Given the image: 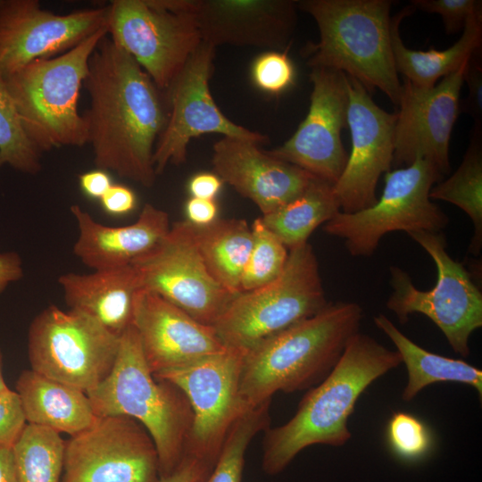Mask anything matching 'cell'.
I'll return each mask as SVG.
<instances>
[{
  "label": "cell",
  "instance_id": "1",
  "mask_svg": "<svg viewBox=\"0 0 482 482\" xmlns=\"http://www.w3.org/2000/svg\"><path fill=\"white\" fill-rule=\"evenodd\" d=\"M84 85L89 108L83 117L95 165L151 187L154 151L168 120L160 90L108 34L90 56Z\"/></svg>",
  "mask_w": 482,
  "mask_h": 482
},
{
  "label": "cell",
  "instance_id": "2",
  "mask_svg": "<svg viewBox=\"0 0 482 482\" xmlns=\"http://www.w3.org/2000/svg\"><path fill=\"white\" fill-rule=\"evenodd\" d=\"M401 363L396 350L368 335L354 334L328 375L303 395L295 415L285 424L264 431L263 472L270 476L281 473L311 445H345L352 436L348 420L361 395Z\"/></svg>",
  "mask_w": 482,
  "mask_h": 482
},
{
  "label": "cell",
  "instance_id": "3",
  "mask_svg": "<svg viewBox=\"0 0 482 482\" xmlns=\"http://www.w3.org/2000/svg\"><path fill=\"white\" fill-rule=\"evenodd\" d=\"M362 307L336 302L265 339L245 353L240 395L248 409L271 401L277 392L294 393L318 385L359 332Z\"/></svg>",
  "mask_w": 482,
  "mask_h": 482
},
{
  "label": "cell",
  "instance_id": "4",
  "mask_svg": "<svg viewBox=\"0 0 482 482\" xmlns=\"http://www.w3.org/2000/svg\"><path fill=\"white\" fill-rule=\"evenodd\" d=\"M390 0H303L320 32L302 54L311 68L344 72L370 94L381 90L398 105L401 85L391 46Z\"/></svg>",
  "mask_w": 482,
  "mask_h": 482
},
{
  "label": "cell",
  "instance_id": "5",
  "mask_svg": "<svg viewBox=\"0 0 482 482\" xmlns=\"http://www.w3.org/2000/svg\"><path fill=\"white\" fill-rule=\"evenodd\" d=\"M87 395L96 416L126 415L145 427L158 453L160 478L179 466L193 423L192 407L178 386L154 377L132 324L120 337L112 372Z\"/></svg>",
  "mask_w": 482,
  "mask_h": 482
},
{
  "label": "cell",
  "instance_id": "6",
  "mask_svg": "<svg viewBox=\"0 0 482 482\" xmlns=\"http://www.w3.org/2000/svg\"><path fill=\"white\" fill-rule=\"evenodd\" d=\"M107 34L102 29L64 54L4 76L22 128L42 154L87 144L86 121L78 108L79 92L90 56Z\"/></svg>",
  "mask_w": 482,
  "mask_h": 482
},
{
  "label": "cell",
  "instance_id": "7",
  "mask_svg": "<svg viewBox=\"0 0 482 482\" xmlns=\"http://www.w3.org/2000/svg\"><path fill=\"white\" fill-rule=\"evenodd\" d=\"M328 304L317 257L307 242L289 249L276 279L237 295L212 327L225 347L247 352Z\"/></svg>",
  "mask_w": 482,
  "mask_h": 482
},
{
  "label": "cell",
  "instance_id": "8",
  "mask_svg": "<svg viewBox=\"0 0 482 482\" xmlns=\"http://www.w3.org/2000/svg\"><path fill=\"white\" fill-rule=\"evenodd\" d=\"M443 175L430 162L416 158L406 167L385 175L382 195L375 204L355 212H338L324 231L345 240L353 256H371L387 233L403 230L441 232L448 216L435 204L429 192Z\"/></svg>",
  "mask_w": 482,
  "mask_h": 482
},
{
  "label": "cell",
  "instance_id": "9",
  "mask_svg": "<svg viewBox=\"0 0 482 482\" xmlns=\"http://www.w3.org/2000/svg\"><path fill=\"white\" fill-rule=\"evenodd\" d=\"M408 235L434 261L437 280L433 288L420 290L406 271L390 267L393 291L386 307L401 323L407 322L412 313L424 314L440 328L456 353L468 357L470 337L482 327V293L463 264L448 254L442 232L419 231Z\"/></svg>",
  "mask_w": 482,
  "mask_h": 482
},
{
  "label": "cell",
  "instance_id": "10",
  "mask_svg": "<svg viewBox=\"0 0 482 482\" xmlns=\"http://www.w3.org/2000/svg\"><path fill=\"white\" fill-rule=\"evenodd\" d=\"M110 38L166 91L202 43L188 0H114Z\"/></svg>",
  "mask_w": 482,
  "mask_h": 482
},
{
  "label": "cell",
  "instance_id": "11",
  "mask_svg": "<svg viewBox=\"0 0 482 482\" xmlns=\"http://www.w3.org/2000/svg\"><path fill=\"white\" fill-rule=\"evenodd\" d=\"M120 337L92 317L51 304L31 321L28 332L30 369L86 394L112 372Z\"/></svg>",
  "mask_w": 482,
  "mask_h": 482
},
{
  "label": "cell",
  "instance_id": "12",
  "mask_svg": "<svg viewBox=\"0 0 482 482\" xmlns=\"http://www.w3.org/2000/svg\"><path fill=\"white\" fill-rule=\"evenodd\" d=\"M245 351L228 348L188 365L153 374L178 386L193 411L186 453L212 469L236 421L248 409L240 395Z\"/></svg>",
  "mask_w": 482,
  "mask_h": 482
},
{
  "label": "cell",
  "instance_id": "13",
  "mask_svg": "<svg viewBox=\"0 0 482 482\" xmlns=\"http://www.w3.org/2000/svg\"><path fill=\"white\" fill-rule=\"evenodd\" d=\"M159 481L154 440L129 416H96L89 428L65 441L61 482Z\"/></svg>",
  "mask_w": 482,
  "mask_h": 482
},
{
  "label": "cell",
  "instance_id": "14",
  "mask_svg": "<svg viewBox=\"0 0 482 482\" xmlns=\"http://www.w3.org/2000/svg\"><path fill=\"white\" fill-rule=\"evenodd\" d=\"M214 54L215 47L202 41L167 90L170 110L153 156L156 176L169 164L184 163L189 141L204 134L217 133L257 145L268 140L233 122L217 106L209 87Z\"/></svg>",
  "mask_w": 482,
  "mask_h": 482
},
{
  "label": "cell",
  "instance_id": "15",
  "mask_svg": "<svg viewBox=\"0 0 482 482\" xmlns=\"http://www.w3.org/2000/svg\"><path fill=\"white\" fill-rule=\"evenodd\" d=\"M131 264L140 288L157 294L204 325L212 327L237 295L212 276L186 220L170 225L165 237Z\"/></svg>",
  "mask_w": 482,
  "mask_h": 482
},
{
  "label": "cell",
  "instance_id": "16",
  "mask_svg": "<svg viewBox=\"0 0 482 482\" xmlns=\"http://www.w3.org/2000/svg\"><path fill=\"white\" fill-rule=\"evenodd\" d=\"M109 12L108 4L56 14L37 0H0L1 73L64 54L108 29Z\"/></svg>",
  "mask_w": 482,
  "mask_h": 482
},
{
  "label": "cell",
  "instance_id": "17",
  "mask_svg": "<svg viewBox=\"0 0 482 482\" xmlns=\"http://www.w3.org/2000/svg\"><path fill=\"white\" fill-rule=\"evenodd\" d=\"M309 78L312 91L305 119L282 145L267 152L334 186L348 159L341 140L347 125L346 78L327 68H312Z\"/></svg>",
  "mask_w": 482,
  "mask_h": 482
},
{
  "label": "cell",
  "instance_id": "18",
  "mask_svg": "<svg viewBox=\"0 0 482 482\" xmlns=\"http://www.w3.org/2000/svg\"><path fill=\"white\" fill-rule=\"evenodd\" d=\"M469 61L432 87H419L403 79L395 130V167L422 158L443 176L449 172L450 138L461 112L460 93Z\"/></svg>",
  "mask_w": 482,
  "mask_h": 482
},
{
  "label": "cell",
  "instance_id": "19",
  "mask_svg": "<svg viewBox=\"0 0 482 482\" xmlns=\"http://www.w3.org/2000/svg\"><path fill=\"white\" fill-rule=\"evenodd\" d=\"M345 78L352 149L333 189L341 212L351 213L372 206L378 200V181L393 163L397 115L377 105L359 81L346 74Z\"/></svg>",
  "mask_w": 482,
  "mask_h": 482
},
{
  "label": "cell",
  "instance_id": "20",
  "mask_svg": "<svg viewBox=\"0 0 482 482\" xmlns=\"http://www.w3.org/2000/svg\"><path fill=\"white\" fill-rule=\"evenodd\" d=\"M132 326L154 375L188 365L226 347L204 325L157 294L140 288L133 301Z\"/></svg>",
  "mask_w": 482,
  "mask_h": 482
},
{
  "label": "cell",
  "instance_id": "21",
  "mask_svg": "<svg viewBox=\"0 0 482 482\" xmlns=\"http://www.w3.org/2000/svg\"><path fill=\"white\" fill-rule=\"evenodd\" d=\"M202 41L286 49L297 21V1L188 0Z\"/></svg>",
  "mask_w": 482,
  "mask_h": 482
},
{
  "label": "cell",
  "instance_id": "22",
  "mask_svg": "<svg viewBox=\"0 0 482 482\" xmlns=\"http://www.w3.org/2000/svg\"><path fill=\"white\" fill-rule=\"evenodd\" d=\"M214 173L270 214L299 196L315 178L262 151L258 145L222 137L213 145Z\"/></svg>",
  "mask_w": 482,
  "mask_h": 482
},
{
  "label": "cell",
  "instance_id": "23",
  "mask_svg": "<svg viewBox=\"0 0 482 482\" xmlns=\"http://www.w3.org/2000/svg\"><path fill=\"white\" fill-rule=\"evenodd\" d=\"M71 212L79 230L73 253L94 270L131 264L156 245L170 229L168 213L151 204H145L137 220L126 226L104 225L79 204H72Z\"/></svg>",
  "mask_w": 482,
  "mask_h": 482
},
{
  "label": "cell",
  "instance_id": "24",
  "mask_svg": "<svg viewBox=\"0 0 482 482\" xmlns=\"http://www.w3.org/2000/svg\"><path fill=\"white\" fill-rule=\"evenodd\" d=\"M58 284L69 309L83 312L120 337L132 323L133 301L140 289L132 264L90 273L60 275Z\"/></svg>",
  "mask_w": 482,
  "mask_h": 482
},
{
  "label": "cell",
  "instance_id": "25",
  "mask_svg": "<svg viewBox=\"0 0 482 482\" xmlns=\"http://www.w3.org/2000/svg\"><path fill=\"white\" fill-rule=\"evenodd\" d=\"M26 421L71 436L89 428L96 419L82 390L25 370L15 384Z\"/></svg>",
  "mask_w": 482,
  "mask_h": 482
},
{
  "label": "cell",
  "instance_id": "26",
  "mask_svg": "<svg viewBox=\"0 0 482 482\" xmlns=\"http://www.w3.org/2000/svg\"><path fill=\"white\" fill-rule=\"evenodd\" d=\"M410 4L391 18V46L397 73L419 87H432L440 78L456 71L481 49L482 12L470 16L461 37L445 50L408 48L400 36V23L414 12Z\"/></svg>",
  "mask_w": 482,
  "mask_h": 482
},
{
  "label": "cell",
  "instance_id": "27",
  "mask_svg": "<svg viewBox=\"0 0 482 482\" xmlns=\"http://www.w3.org/2000/svg\"><path fill=\"white\" fill-rule=\"evenodd\" d=\"M193 243L212 276L235 295L241 293L242 273L248 259L253 234L243 219H217L206 226L186 220Z\"/></svg>",
  "mask_w": 482,
  "mask_h": 482
},
{
  "label": "cell",
  "instance_id": "28",
  "mask_svg": "<svg viewBox=\"0 0 482 482\" xmlns=\"http://www.w3.org/2000/svg\"><path fill=\"white\" fill-rule=\"evenodd\" d=\"M374 323L393 342L404 363L408 380L402 394L404 402L411 401L423 388L436 382L451 381L474 387L482 398V370L459 360L430 353L405 335L385 315L375 316Z\"/></svg>",
  "mask_w": 482,
  "mask_h": 482
},
{
  "label": "cell",
  "instance_id": "29",
  "mask_svg": "<svg viewBox=\"0 0 482 482\" xmlns=\"http://www.w3.org/2000/svg\"><path fill=\"white\" fill-rule=\"evenodd\" d=\"M338 212L333 185L314 178L299 196L261 220L289 250L307 243L314 229Z\"/></svg>",
  "mask_w": 482,
  "mask_h": 482
},
{
  "label": "cell",
  "instance_id": "30",
  "mask_svg": "<svg viewBox=\"0 0 482 482\" xmlns=\"http://www.w3.org/2000/svg\"><path fill=\"white\" fill-rule=\"evenodd\" d=\"M429 197L451 203L468 214L474 226L469 251L478 255L482 247L481 129L474 128L461 165L448 179L432 187Z\"/></svg>",
  "mask_w": 482,
  "mask_h": 482
},
{
  "label": "cell",
  "instance_id": "31",
  "mask_svg": "<svg viewBox=\"0 0 482 482\" xmlns=\"http://www.w3.org/2000/svg\"><path fill=\"white\" fill-rule=\"evenodd\" d=\"M65 441L59 433L27 423L12 446L19 482H61Z\"/></svg>",
  "mask_w": 482,
  "mask_h": 482
},
{
  "label": "cell",
  "instance_id": "32",
  "mask_svg": "<svg viewBox=\"0 0 482 482\" xmlns=\"http://www.w3.org/2000/svg\"><path fill=\"white\" fill-rule=\"evenodd\" d=\"M270 402L247 411L236 421L212 470L199 482H243L247 448L256 435L270 427Z\"/></svg>",
  "mask_w": 482,
  "mask_h": 482
},
{
  "label": "cell",
  "instance_id": "33",
  "mask_svg": "<svg viewBox=\"0 0 482 482\" xmlns=\"http://www.w3.org/2000/svg\"><path fill=\"white\" fill-rule=\"evenodd\" d=\"M42 153L27 137L0 71V170L4 165L36 175L42 169Z\"/></svg>",
  "mask_w": 482,
  "mask_h": 482
},
{
  "label": "cell",
  "instance_id": "34",
  "mask_svg": "<svg viewBox=\"0 0 482 482\" xmlns=\"http://www.w3.org/2000/svg\"><path fill=\"white\" fill-rule=\"evenodd\" d=\"M253 245L245 262L241 292L256 289L276 279L283 271L288 251L286 245L257 218L251 225Z\"/></svg>",
  "mask_w": 482,
  "mask_h": 482
},
{
  "label": "cell",
  "instance_id": "35",
  "mask_svg": "<svg viewBox=\"0 0 482 482\" xmlns=\"http://www.w3.org/2000/svg\"><path fill=\"white\" fill-rule=\"evenodd\" d=\"M386 440L392 452L405 461H416L428 455L433 439L428 428L416 416L395 412L386 427Z\"/></svg>",
  "mask_w": 482,
  "mask_h": 482
},
{
  "label": "cell",
  "instance_id": "36",
  "mask_svg": "<svg viewBox=\"0 0 482 482\" xmlns=\"http://www.w3.org/2000/svg\"><path fill=\"white\" fill-rule=\"evenodd\" d=\"M295 68L286 52L269 51L252 66V78L260 89L272 95L287 90L295 80Z\"/></svg>",
  "mask_w": 482,
  "mask_h": 482
},
{
  "label": "cell",
  "instance_id": "37",
  "mask_svg": "<svg viewBox=\"0 0 482 482\" xmlns=\"http://www.w3.org/2000/svg\"><path fill=\"white\" fill-rule=\"evenodd\" d=\"M411 4L423 12L441 15L447 34L461 30L470 16L482 12L480 0H412Z\"/></svg>",
  "mask_w": 482,
  "mask_h": 482
},
{
  "label": "cell",
  "instance_id": "38",
  "mask_svg": "<svg viewBox=\"0 0 482 482\" xmlns=\"http://www.w3.org/2000/svg\"><path fill=\"white\" fill-rule=\"evenodd\" d=\"M27 424L16 391L0 392V448H12Z\"/></svg>",
  "mask_w": 482,
  "mask_h": 482
},
{
  "label": "cell",
  "instance_id": "39",
  "mask_svg": "<svg viewBox=\"0 0 482 482\" xmlns=\"http://www.w3.org/2000/svg\"><path fill=\"white\" fill-rule=\"evenodd\" d=\"M477 52L470 59L464 74L463 80L468 85V96L461 104L460 111H463L474 119L475 127L481 129L482 126V69L481 60H478Z\"/></svg>",
  "mask_w": 482,
  "mask_h": 482
},
{
  "label": "cell",
  "instance_id": "40",
  "mask_svg": "<svg viewBox=\"0 0 482 482\" xmlns=\"http://www.w3.org/2000/svg\"><path fill=\"white\" fill-rule=\"evenodd\" d=\"M103 210L113 216L129 213L137 205L135 193L128 187L112 184L100 199Z\"/></svg>",
  "mask_w": 482,
  "mask_h": 482
},
{
  "label": "cell",
  "instance_id": "41",
  "mask_svg": "<svg viewBox=\"0 0 482 482\" xmlns=\"http://www.w3.org/2000/svg\"><path fill=\"white\" fill-rule=\"evenodd\" d=\"M211 470L203 461L185 454L179 466L170 475L160 478L159 482H199Z\"/></svg>",
  "mask_w": 482,
  "mask_h": 482
},
{
  "label": "cell",
  "instance_id": "42",
  "mask_svg": "<svg viewBox=\"0 0 482 482\" xmlns=\"http://www.w3.org/2000/svg\"><path fill=\"white\" fill-rule=\"evenodd\" d=\"M218 206L214 200L191 197L186 204L187 220L196 226H206L217 220Z\"/></svg>",
  "mask_w": 482,
  "mask_h": 482
},
{
  "label": "cell",
  "instance_id": "43",
  "mask_svg": "<svg viewBox=\"0 0 482 482\" xmlns=\"http://www.w3.org/2000/svg\"><path fill=\"white\" fill-rule=\"evenodd\" d=\"M79 180L86 195L99 200L113 184L109 174L99 169L79 175Z\"/></svg>",
  "mask_w": 482,
  "mask_h": 482
},
{
  "label": "cell",
  "instance_id": "44",
  "mask_svg": "<svg viewBox=\"0 0 482 482\" xmlns=\"http://www.w3.org/2000/svg\"><path fill=\"white\" fill-rule=\"evenodd\" d=\"M221 185V179L215 173L204 172L190 179L188 190L192 197L214 200Z\"/></svg>",
  "mask_w": 482,
  "mask_h": 482
},
{
  "label": "cell",
  "instance_id": "45",
  "mask_svg": "<svg viewBox=\"0 0 482 482\" xmlns=\"http://www.w3.org/2000/svg\"><path fill=\"white\" fill-rule=\"evenodd\" d=\"M23 277L21 256L15 252L0 253V295L6 287Z\"/></svg>",
  "mask_w": 482,
  "mask_h": 482
},
{
  "label": "cell",
  "instance_id": "46",
  "mask_svg": "<svg viewBox=\"0 0 482 482\" xmlns=\"http://www.w3.org/2000/svg\"><path fill=\"white\" fill-rule=\"evenodd\" d=\"M0 482H19L12 448H0Z\"/></svg>",
  "mask_w": 482,
  "mask_h": 482
},
{
  "label": "cell",
  "instance_id": "47",
  "mask_svg": "<svg viewBox=\"0 0 482 482\" xmlns=\"http://www.w3.org/2000/svg\"><path fill=\"white\" fill-rule=\"evenodd\" d=\"M9 387L6 385L4 380V372H3V354L0 349V392L8 390Z\"/></svg>",
  "mask_w": 482,
  "mask_h": 482
}]
</instances>
